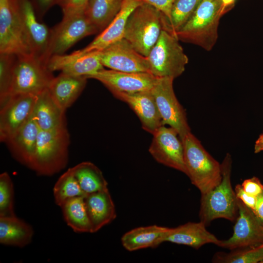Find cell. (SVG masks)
<instances>
[{
	"instance_id": "cell-1",
	"label": "cell",
	"mask_w": 263,
	"mask_h": 263,
	"mask_svg": "<svg viewBox=\"0 0 263 263\" xmlns=\"http://www.w3.org/2000/svg\"><path fill=\"white\" fill-rule=\"evenodd\" d=\"M184 149L186 174L201 193L205 194L222 180L221 166L204 148L191 132L182 140Z\"/></svg>"
},
{
	"instance_id": "cell-2",
	"label": "cell",
	"mask_w": 263,
	"mask_h": 263,
	"mask_svg": "<svg viewBox=\"0 0 263 263\" xmlns=\"http://www.w3.org/2000/svg\"><path fill=\"white\" fill-rule=\"evenodd\" d=\"M221 0H202L184 26L176 34L179 40L210 51L218 38L219 20L223 15Z\"/></svg>"
},
{
	"instance_id": "cell-3",
	"label": "cell",
	"mask_w": 263,
	"mask_h": 263,
	"mask_svg": "<svg viewBox=\"0 0 263 263\" xmlns=\"http://www.w3.org/2000/svg\"><path fill=\"white\" fill-rule=\"evenodd\" d=\"M70 136L66 126L39 131L33 159L30 167L38 175H54L66 166Z\"/></svg>"
},
{
	"instance_id": "cell-4",
	"label": "cell",
	"mask_w": 263,
	"mask_h": 263,
	"mask_svg": "<svg viewBox=\"0 0 263 263\" xmlns=\"http://www.w3.org/2000/svg\"><path fill=\"white\" fill-rule=\"evenodd\" d=\"M232 163L230 154L226 153L221 164L220 183L209 192L201 195L199 217L206 225L216 219L233 221L236 218L238 206L231 182Z\"/></svg>"
},
{
	"instance_id": "cell-5",
	"label": "cell",
	"mask_w": 263,
	"mask_h": 263,
	"mask_svg": "<svg viewBox=\"0 0 263 263\" xmlns=\"http://www.w3.org/2000/svg\"><path fill=\"white\" fill-rule=\"evenodd\" d=\"M163 17L159 11L144 2L130 15L124 38L137 52L147 56L164 30Z\"/></svg>"
},
{
	"instance_id": "cell-6",
	"label": "cell",
	"mask_w": 263,
	"mask_h": 263,
	"mask_svg": "<svg viewBox=\"0 0 263 263\" xmlns=\"http://www.w3.org/2000/svg\"><path fill=\"white\" fill-rule=\"evenodd\" d=\"M147 57L150 73L156 77L175 79L183 74L188 61L179 39L165 30Z\"/></svg>"
},
{
	"instance_id": "cell-7",
	"label": "cell",
	"mask_w": 263,
	"mask_h": 263,
	"mask_svg": "<svg viewBox=\"0 0 263 263\" xmlns=\"http://www.w3.org/2000/svg\"><path fill=\"white\" fill-rule=\"evenodd\" d=\"M54 77L47 65L34 55L17 56L10 96L17 94L37 95L48 89Z\"/></svg>"
},
{
	"instance_id": "cell-8",
	"label": "cell",
	"mask_w": 263,
	"mask_h": 263,
	"mask_svg": "<svg viewBox=\"0 0 263 263\" xmlns=\"http://www.w3.org/2000/svg\"><path fill=\"white\" fill-rule=\"evenodd\" d=\"M62 20L52 29L49 48V58L62 55L83 38L96 33L84 10L63 13Z\"/></svg>"
},
{
	"instance_id": "cell-9",
	"label": "cell",
	"mask_w": 263,
	"mask_h": 263,
	"mask_svg": "<svg viewBox=\"0 0 263 263\" xmlns=\"http://www.w3.org/2000/svg\"><path fill=\"white\" fill-rule=\"evenodd\" d=\"M0 54L34 55L12 0H0Z\"/></svg>"
},
{
	"instance_id": "cell-10",
	"label": "cell",
	"mask_w": 263,
	"mask_h": 263,
	"mask_svg": "<svg viewBox=\"0 0 263 263\" xmlns=\"http://www.w3.org/2000/svg\"><path fill=\"white\" fill-rule=\"evenodd\" d=\"M170 77H157L150 91L154 97L163 125L174 129L182 140L191 132L186 113L174 92Z\"/></svg>"
},
{
	"instance_id": "cell-11",
	"label": "cell",
	"mask_w": 263,
	"mask_h": 263,
	"mask_svg": "<svg viewBox=\"0 0 263 263\" xmlns=\"http://www.w3.org/2000/svg\"><path fill=\"white\" fill-rule=\"evenodd\" d=\"M21 20L35 56L46 65L52 29L37 19L32 0H12Z\"/></svg>"
},
{
	"instance_id": "cell-12",
	"label": "cell",
	"mask_w": 263,
	"mask_h": 263,
	"mask_svg": "<svg viewBox=\"0 0 263 263\" xmlns=\"http://www.w3.org/2000/svg\"><path fill=\"white\" fill-rule=\"evenodd\" d=\"M152 135L149 151L153 158L157 162L186 174L184 145L176 131L163 125Z\"/></svg>"
},
{
	"instance_id": "cell-13",
	"label": "cell",
	"mask_w": 263,
	"mask_h": 263,
	"mask_svg": "<svg viewBox=\"0 0 263 263\" xmlns=\"http://www.w3.org/2000/svg\"><path fill=\"white\" fill-rule=\"evenodd\" d=\"M96 51L104 67L124 72L150 73L147 56L137 52L125 38Z\"/></svg>"
},
{
	"instance_id": "cell-14",
	"label": "cell",
	"mask_w": 263,
	"mask_h": 263,
	"mask_svg": "<svg viewBox=\"0 0 263 263\" xmlns=\"http://www.w3.org/2000/svg\"><path fill=\"white\" fill-rule=\"evenodd\" d=\"M238 217L231 237L220 240L218 246L231 250L263 243V226L253 210L237 198Z\"/></svg>"
},
{
	"instance_id": "cell-15",
	"label": "cell",
	"mask_w": 263,
	"mask_h": 263,
	"mask_svg": "<svg viewBox=\"0 0 263 263\" xmlns=\"http://www.w3.org/2000/svg\"><path fill=\"white\" fill-rule=\"evenodd\" d=\"M37 95L17 94L10 96L0 106V140L6 143L32 115Z\"/></svg>"
},
{
	"instance_id": "cell-16",
	"label": "cell",
	"mask_w": 263,
	"mask_h": 263,
	"mask_svg": "<svg viewBox=\"0 0 263 263\" xmlns=\"http://www.w3.org/2000/svg\"><path fill=\"white\" fill-rule=\"evenodd\" d=\"M101 82L112 93H132L150 90L157 77L149 73L124 72L104 68L87 77Z\"/></svg>"
},
{
	"instance_id": "cell-17",
	"label": "cell",
	"mask_w": 263,
	"mask_h": 263,
	"mask_svg": "<svg viewBox=\"0 0 263 263\" xmlns=\"http://www.w3.org/2000/svg\"><path fill=\"white\" fill-rule=\"evenodd\" d=\"M117 99L126 103L140 119L142 128L153 134L163 125L150 90L132 93L113 92Z\"/></svg>"
},
{
	"instance_id": "cell-18",
	"label": "cell",
	"mask_w": 263,
	"mask_h": 263,
	"mask_svg": "<svg viewBox=\"0 0 263 263\" xmlns=\"http://www.w3.org/2000/svg\"><path fill=\"white\" fill-rule=\"evenodd\" d=\"M142 0H122L121 8L109 25L87 46L75 51L77 54L102 50L124 38L128 19L134 10L143 3Z\"/></svg>"
},
{
	"instance_id": "cell-19",
	"label": "cell",
	"mask_w": 263,
	"mask_h": 263,
	"mask_svg": "<svg viewBox=\"0 0 263 263\" xmlns=\"http://www.w3.org/2000/svg\"><path fill=\"white\" fill-rule=\"evenodd\" d=\"M47 66L51 72L61 71L75 76H83L87 78L104 69L97 52L92 51L82 54L74 52L68 55L52 56Z\"/></svg>"
},
{
	"instance_id": "cell-20",
	"label": "cell",
	"mask_w": 263,
	"mask_h": 263,
	"mask_svg": "<svg viewBox=\"0 0 263 263\" xmlns=\"http://www.w3.org/2000/svg\"><path fill=\"white\" fill-rule=\"evenodd\" d=\"M40 129L33 113L29 119L6 142L15 159L30 168Z\"/></svg>"
},
{
	"instance_id": "cell-21",
	"label": "cell",
	"mask_w": 263,
	"mask_h": 263,
	"mask_svg": "<svg viewBox=\"0 0 263 263\" xmlns=\"http://www.w3.org/2000/svg\"><path fill=\"white\" fill-rule=\"evenodd\" d=\"M206 225L200 222H188L174 228L168 227L164 242H170L198 249L207 244L218 245L220 240L206 229Z\"/></svg>"
},
{
	"instance_id": "cell-22",
	"label": "cell",
	"mask_w": 263,
	"mask_h": 263,
	"mask_svg": "<svg viewBox=\"0 0 263 263\" xmlns=\"http://www.w3.org/2000/svg\"><path fill=\"white\" fill-rule=\"evenodd\" d=\"M84 198L92 233L98 231L116 218L115 206L108 189L86 194Z\"/></svg>"
},
{
	"instance_id": "cell-23",
	"label": "cell",
	"mask_w": 263,
	"mask_h": 263,
	"mask_svg": "<svg viewBox=\"0 0 263 263\" xmlns=\"http://www.w3.org/2000/svg\"><path fill=\"white\" fill-rule=\"evenodd\" d=\"M87 78L61 72L54 77L48 88L55 102L64 111L69 108L84 89Z\"/></svg>"
},
{
	"instance_id": "cell-24",
	"label": "cell",
	"mask_w": 263,
	"mask_h": 263,
	"mask_svg": "<svg viewBox=\"0 0 263 263\" xmlns=\"http://www.w3.org/2000/svg\"><path fill=\"white\" fill-rule=\"evenodd\" d=\"M65 113L51 97L48 89L37 95L33 116L40 130L66 126Z\"/></svg>"
},
{
	"instance_id": "cell-25",
	"label": "cell",
	"mask_w": 263,
	"mask_h": 263,
	"mask_svg": "<svg viewBox=\"0 0 263 263\" xmlns=\"http://www.w3.org/2000/svg\"><path fill=\"white\" fill-rule=\"evenodd\" d=\"M167 229L157 225L138 227L125 233L121 237V244L129 251L155 248L163 243Z\"/></svg>"
},
{
	"instance_id": "cell-26",
	"label": "cell",
	"mask_w": 263,
	"mask_h": 263,
	"mask_svg": "<svg viewBox=\"0 0 263 263\" xmlns=\"http://www.w3.org/2000/svg\"><path fill=\"white\" fill-rule=\"evenodd\" d=\"M33 235L32 227L16 215L0 217L1 244L23 247L31 242Z\"/></svg>"
},
{
	"instance_id": "cell-27",
	"label": "cell",
	"mask_w": 263,
	"mask_h": 263,
	"mask_svg": "<svg viewBox=\"0 0 263 263\" xmlns=\"http://www.w3.org/2000/svg\"><path fill=\"white\" fill-rule=\"evenodd\" d=\"M84 197L78 196L70 199L60 207L65 222L74 231L77 233H92Z\"/></svg>"
},
{
	"instance_id": "cell-28",
	"label": "cell",
	"mask_w": 263,
	"mask_h": 263,
	"mask_svg": "<svg viewBox=\"0 0 263 263\" xmlns=\"http://www.w3.org/2000/svg\"><path fill=\"white\" fill-rule=\"evenodd\" d=\"M122 0H89L85 13L98 32L103 31L119 11Z\"/></svg>"
},
{
	"instance_id": "cell-29",
	"label": "cell",
	"mask_w": 263,
	"mask_h": 263,
	"mask_svg": "<svg viewBox=\"0 0 263 263\" xmlns=\"http://www.w3.org/2000/svg\"><path fill=\"white\" fill-rule=\"evenodd\" d=\"M71 169L80 188L86 195L108 189V183L102 171L93 163L83 162Z\"/></svg>"
},
{
	"instance_id": "cell-30",
	"label": "cell",
	"mask_w": 263,
	"mask_h": 263,
	"mask_svg": "<svg viewBox=\"0 0 263 263\" xmlns=\"http://www.w3.org/2000/svg\"><path fill=\"white\" fill-rule=\"evenodd\" d=\"M202 0H175L170 18L165 20L163 29L176 37V34L187 22Z\"/></svg>"
},
{
	"instance_id": "cell-31",
	"label": "cell",
	"mask_w": 263,
	"mask_h": 263,
	"mask_svg": "<svg viewBox=\"0 0 263 263\" xmlns=\"http://www.w3.org/2000/svg\"><path fill=\"white\" fill-rule=\"evenodd\" d=\"M55 203L59 207L67 200L86 194L80 188L71 168L62 174L53 188Z\"/></svg>"
},
{
	"instance_id": "cell-32",
	"label": "cell",
	"mask_w": 263,
	"mask_h": 263,
	"mask_svg": "<svg viewBox=\"0 0 263 263\" xmlns=\"http://www.w3.org/2000/svg\"><path fill=\"white\" fill-rule=\"evenodd\" d=\"M229 253L218 252L213 262L222 263H257L263 261V243L255 246L232 250Z\"/></svg>"
},
{
	"instance_id": "cell-33",
	"label": "cell",
	"mask_w": 263,
	"mask_h": 263,
	"mask_svg": "<svg viewBox=\"0 0 263 263\" xmlns=\"http://www.w3.org/2000/svg\"><path fill=\"white\" fill-rule=\"evenodd\" d=\"M17 56L0 54V105L10 96L14 65Z\"/></svg>"
},
{
	"instance_id": "cell-34",
	"label": "cell",
	"mask_w": 263,
	"mask_h": 263,
	"mask_svg": "<svg viewBox=\"0 0 263 263\" xmlns=\"http://www.w3.org/2000/svg\"><path fill=\"white\" fill-rule=\"evenodd\" d=\"M14 191L12 179L6 172L0 175V217L15 216Z\"/></svg>"
},
{
	"instance_id": "cell-35",
	"label": "cell",
	"mask_w": 263,
	"mask_h": 263,
	"mask_svg": "<svg viewBox=\"0 0 263 263\" xmlns=\"http://www.w3.org/2000/svg\"><path fill=\"white\" fill-rule=\"evenodd\" d=\"M144 3L153 6L164 15L165 20L170 18L172 6L175 0H142Z\"/></svg>"
},
{
	"instance_id": "cell-36",
	"label": "cell",
	"mask_w": 263,
	"mask_h": 263,
	"mask_svg": "<svg viewBox=\"0 0 263 263\" xmlns=\"http://www.w3.org/2000/svg\"><path fill=\"white\" fill-rule=\"evenodd\" d=\"M241 186L246 193L255 197L259 196L263 191V185L256 177L244 180Z\"/></svg>"
},
{
	"instance_id": "cell-37",
	"label": "cell",
	"mask_w": 263,
	"mask_h": 263,
	"mask_svg": "<svg viewBox=\"0 0 263 263\" xmlns=\"http://www.w3.org/2000/svg\"><path fill=\"white\" fill-rule=\"evenodd\" d=\"M89 0H63L59 4L63 13L84 10Z\"/></svg>"
},
{
	"instance_id": "cell-38",
	"label": "cell",
	"mask_w": 263,
	"mask_h": 263,
	"mask_svg": "<svg viewBox=\"0 0 263 263\" xmlns=\"http://www.w3.org/2000/svg\"><path fill=\"white\" fill-rule=\"evenodd\" d=\"M235 192L236 197L241 201L245 206L253 209L256 206L257 198L246 193L242 188L241 185L235 186Z\"/></svg>"
},
{
	"instance_id": "cell-39",
	"label": "cell",
	"mask_w": 263,
	"mask_h": 263,
	"mask_svg": "<svg viewBox=\"0 0 263 263\" xmlns=\"http://www.w3.org/2000/svg\"><path fill=\"white\" fill-rule=\"evenodd\" d=\"M37 14L40 17L43 16L55 5H59L63 0H32Z\"/></svg>"
},
{
	"instance_id": "cell-40",
	"label": "cell",
	"mask_w": 263,
	"mask_h": 263,
	"mask_svg": "<svg viewBox=\"0 0 263 263\" xmlns=\"http://www.w3.org/2000/svg\"><path fill=\"white\" fill-rule=\"evenodd\" d=\"M257 198L255 207L252 210L263 226V191Z\"/></svg>"
},
{
	"instance_id": "cell-41",
	"label": "cell",
	"mask_w": 263,
	"mask_h": 263,
	"mask_svg": "<svg viewBox=\"0 0 263 263\" xmlns=\"http://www.w3.org/2000/svg\"><path fill=\"white\" fill-rule=\"evenodd\" d=\"M222 3L221 10L223 15L226 13L234 6L235 0H221Z\"/></svg>"
},
{
	"instance_id": "cell-42",
	"label": "cell",
	"mask_w": 263,
	"mask_h": 263,
	"mask_svg": "<svg viewBox=\"0 0 263 263\" xmlns=\"http://www.w3.org/2000/svg\"><path fill=\"white\" fill-rule=\"evenodd\" d=\"M263 151V132L259 135L254 145V152L258 153Z\"/></svg>"
},
{
	"instance_id": "cell-43",
	"label": "cell",
	"mask_w": 263,
	"mask_h": 263,
	"mask_svg": "<svg viewBox=\"0 0 263 263\" xmlns=\"http://www.w3.org/2000/svg\"><path fill=\"white\" fill-rule=\"evenodd\" d=\"M261 263H263V261H262L261 262Z\"/></svg>"
}]
</instances>
